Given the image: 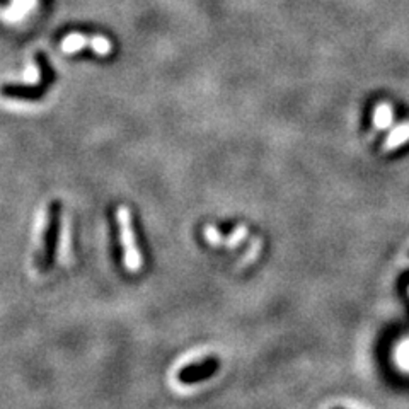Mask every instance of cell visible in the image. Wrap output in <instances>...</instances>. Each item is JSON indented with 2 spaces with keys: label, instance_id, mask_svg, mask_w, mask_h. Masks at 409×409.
<instances>
[{
  "label": "cell",
  "instance_id": "6da1fadb",
  "mask_svg": "<svg viewBox=\"0 0 409 409\" xmlns=\"http://www.w3.org/2000/svg\"><path fill=\"white\" fill-rule=\"evenodd\" d=\"M60 225H62V201L53 200L48 208V222L44 227L43 244L41 251L36 256V268L40 272H48L55 265L56 247H58Z\"/></svg>",
  "mask_w": 409,
  "mask_h": 409
},
{
  "label": "cell",
  "instance_id": "7a4b0ae2",
  "mask_svg": "<svg viewBox=\"0 0 409 409\" xmlns=\"http://www.w3.org/2000/svg\"><path fill=\"white\" fill-rule=\"evenodd\" d=\"M220 362L215 356H208V358L200 360V362L190 363V365L183 367L178 374V381L185 385L200 384V382L208 381L213 375L219 372Z\"/></svg>",
  "mask_w": 409,
  "mask_h": 409
},
{
  "label": "cell",
  "instance_id": "3957f363",
  "mask_svg": "<svg viewBox=\"0 0 409 409\" xmlns=\"http://www.w3.org/2000/svg\"><path fill=\"white\" fill-rule=\"evenodd\" d=\"M85 47H91L97 55H108L111 53L112 50L111 41L104 36L89 37L84 35H78V33H72V35H69L62 41V50L65 51V53H75V51L82 50V48Z\"/></svg>",
  "mask_w": 409,
  "mask_h": 409
},
{
  "label": "cell",
  "instance_id": "277c9868",
  "mask_svg": "<svg viewBox=\"0 0 409 409\" xmlns=\"http://www.w3.org/2000/svg\"><path fill=\"white\" fill-rule=\"evenodd\" d=\"M119 225H122V237L123 242L126 246V260H128V265L131 268H138L142 265L140 251H138V244L135 241V228L133 224H131L130 212L126 208L119 210Z\"/></svg>",
  "mask_w": 409,
  "mask_h": 409
},
{
  "label": "cell",
  "instance_id": "5b68a950",
  "mask_svg": "<svg viewBox=\"0 0 409 409\" xmlns=\"http://www.w3.org/2000/svg\"><path fill=\"white\" fill-rule=\"evenodd\" d=\"M36 0H14V12L16 14H24L28 10H31L35 7Z\"/></svg>",
  "mask_w": 409,
  "mask_h": 409
},
{
  "label": "cell",
  "instance_id": "8992f818",
  "mask_svg": "<svg viewBox=\"0 0 409 409\" xmlns=\"http://www.w3.org/2000/svg\"><path fill=\"white\" fill-rule=\"evenodd\" d=\"M37 81H40V69L36 65H31L29 67V72L26 74L24 81H22V84H36Z\"/></svg>",
  "mask_w": 409,
  "mask_h": 409
},
{
  "label": "cell",
  "instance_id": "52a82bcc",
  "mask_svg": "<svg viewBox=\"0 0 409 409\" xmlns=\"http://www.w3.org/2000/svg\"><path fill=\"white\" fill-rule=\"evenodd\" d=\"M389 116H391V111H389V108H378L377 111V122L378 125H387L389 122Z\"/></svg>",
  "mask_w": 409,
  "mask_h": 409
},
{
  "label": "cell",
  "instance_id": "ba28073f",
  "mask_svg": "<svg viewBox=\"0 0 409 409\" xmlns=\"http://www.w3.org/2000/svg\"><path fill=\"white\" fill-rule=\"evenodd\" d=\"M217 227H219V231L222 232L224 235H227V234H231L232 231H234L235 224L234 222H220L219 225H217Z\"/></svg>",
  "mask_w": 409,
  "mask_h": 409
},
{
  "label": "cell",
  "instance_id": "9c48e42d",
  "mask_svg": "<svg viewBox=\"0 0 409 409\" xmlns=\"http://www.w3.org/2000/svg\"><path fill=\"white\" fill-rule=\"evenodd\" d=\"M335 409H341V408H335Z\"/></svg>",
  "mask_w": 409,
  "mask_h": 409
},
{
  "label": "cell",
  "instance_id": "30bf717a",
  "mask_svg": "<svg viewBox=\"0 0 409 409\" xmlns=\"http://www.w3.org/2000/svg\"><path fill=\"white\" fill-rule=\"evenodd\" d=\"M408 254H409V253H408Z\"/></svg>",
  "mask_w": 409,
  "mask_h": 409
}]
</instances>
